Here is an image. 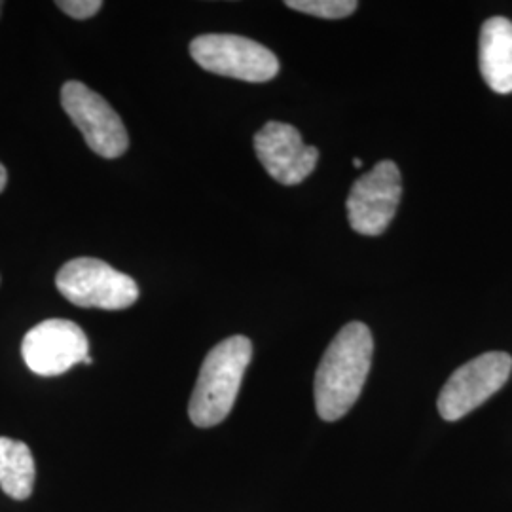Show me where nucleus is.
Masks as SVG:
<instances>
[{
    "instance_id": "9",
    "label": "nucleus",
    "mask_w": 512,
    "mask_h": 512,
    "mask_svg": "<svg viewBox=\"0 0 512 512\" xmlns=\"http://www.w3.org/2000/svg\"><path fill=\"white\" fill-rule=\"evenodd\" d=\"M255 150L268 175L285 186L306 181L319 162V150L306 145L298 129L275 120L256 133Z\"/></svg>"
},
{
    "instance_id": "16",
    "label": "nucleus",
    "mask_w": 512,
    "mask_h": 512,
    "mask_svg": "<svg viewBox=\"0 0 512 512\" xmlns=\"http://www.w3.org/2000/svg\"><path fill=\"white\" fill-rule=\"evenodd\" d=\"M2 6H4V4H2V2H0V12H2Z\"/></svg>"
},
{
    "instance_id": "7",
    "label": "nucleus",
    "mask_w": 512,
    "mask_h": 512,
    "mask_svg": "<svg viewBox=\"0 0 512 512\" xmlns=\"http://www.w3.org/2000/svg\"><path fill=\"white\" fill-rule=\"evenodd\" d=\"M403 194L401 171L395 162L384 160L351 186L348 198L349 226L361 236H382Z\"/></svg>"
},
{
    "instance_id": "12",
    "label": "nucleus",
    "mask_w": 512,
    "mask_h": 512,
    "mask_svg": "<svg viewBox=\"0 0 512 512\" xmlns=\"http://www.w3.org/2000/svg\"><path fill=\"white\" fill-rule=\"evenodd\" d=\"M285 4L296 12L323 19L348 18L359 6L355 0H287Z\"/></svg>"
},
{
    "instance_id": "6",
    "label": "nucleus",
    "mask_w": 512,
    "mask_h": 512,
    "mask_svg": "<svg viewBox=\"0 0 512 512\" xmlns=\"http://www.w3.org/2000/svg\"><path fill=\"white\" fill-rule=\"evenodd\" d=\"M61 105L95 154L114 160L128 150V131L122 118L107 99L86 84L67 82L61 90Z\"/></svg>"
},
{
    "instance_id": "2",
    "label": "nucleus",
    "mask_w": 512,
    "mask_h": 512,
    "mask_svg": "<svg viewBox=\"0 0 512 512\" xmlns=\"http://www.w3.org/2000/svg\"><path fill=\"white\" fill-rule=\"evenodd\" d=\"M251 357L253 344L245 336L226 338L207 353L188 404V416L196 427H215L228 418Z\"/></svg>"
},
{
    "instance_id": "1",
    "label": "nucleus",
    "mask_w": 512,
    "mask_h": 512,
    "mask_svg": "<svg viewBox=\"0 0 512 512\" xmlns=\"http://www.w3.org/2000/svg\"><path fill=\"white\" fill-rule=\"evenodd\" d=\"M372 353V332L359 321L348 323L334 336L315 374V408L321 420L338 421L357 403Z\"/></svg>"
},
{
    "instance_id": "11",
    "label": "nucleus",
    "mask_w": 512,
    "mask_h": 512,
    "mask_svg": "<svg viewBox=\"0 0 512 512\" xmlns=\"http://www.w3.org/2000/svg\"><path fill=\"white\" fill-rule=\"evenodd\" d=\"M35 459L21 440L0 437V488L12 499L23 501L35 488Z\"/></svg>"
},
{
    "instance_id": "13",
    "label": "nucleus",
    "mask_w": 512,
    "mask_h": 512,
    "mask_svg": "<svg viewBox=\"0 0 512 512\" xmlns=\"http://www.w3.org/2000/svg\"><path fill=\"white\" fill-rule=\"evenodd\" d=\"M57 8L74 19H90L103 8L101 0H59Z\"/></svg>"
},
{
    "instance_id": "14",
    "label": "nucleus",
    "mask_w": 512,
    "mask_h": 512,
    "mask_svg": "<svg viewBox=\"0 0 512 512\" xmlns=\"http://www.w3.org/2000/svg\"><path fill=\"white\" fill-rule=\"evenodd\" d=\"M6 183H8V173H6V167L0 164V192L6 188Z\"/></svg>"
},
{
    "instance_id": "15",
    "label": "nucleus",
    "mask_w": 512,
    "mask_h": 512,
    "mask_svg": "<svg viewBox=\"0 0 512 512\" xmlns=\"http://www.w3.org/2000/svg\"><path fill=\"white\" fill-rule=\"evenodd\" d=\"M353 165H355L357 169H359V167H363V162H361V158H355V160H353Z\"/></svg>"
},
{
    "instance_id": "8",
    "label": "nucleus",
    "mask_w": 512,
    "mask_h": 512,
    "mask_svg": "<svg viewBox=\"0 0 512 512\" xmlns=\"http://www.w3.org/2000/svg\"><path fill=\"white\" fill-rule=\"evenodd\" d=\"M84 330L67 319H48L29 330L21 342L25 365L38 376H61L88 359Z\"/></svg>"
},
{
    "instance_id": "4",
    "label": "nucleus",
    "mask_w": 512,
    "mask_h": 512,
    "mask_svg": "<svg viewBox=\"0 0 512 512\" xmlns=\"http://www.w3.org/2000/svg\"><path fill=\"white\" fill-rule=\"evenodd\" d=\"M192 59L207 73L243 82H268L279 73L272 50L238 35H202L190 42Z\"/></svg>"
},
{
    "instance_id": "3",
    "label": "nucleus",
    "mask_w": 512,
    "mask_h": 512,
    "mask_svg": "<svg viewBox=\"0 0 512 512\" xmlns=\"http://www.w3.org/2000/svg\"><path fill=\"white\" fill-rule=\"evenodd\" d=\"M55 285L78 308L120 311L133 306L139 298L133 277L90 256L69 260L55 277Z\"/></svg>"
},
{
    "instance_id": "5",
    "label": "nucleus",
    "mask_w": 512,
    "mask_h": 512,
    "mask_svg": "<svg viewBox=\"0 0 512 512\" xmlns=\"http://www.w3.org/2000/svg\"><path fill=\"white\" fill-rule=\"evenodd\" d=\"M511 372L512 357L503 351L478 355L473 361L459 366L440 391L437 406L442 420L465 418L507 384Z\"/></svg>"
},
{
    "instance_id": "10",
    "label": "nucleus",
    "mask_w": 512,
    "mask_h": 512,
    "mask_svg": "<svg viewBox=\"0 0 512 512\" xmlns=\"http://www.w3.org/2000/svg\"><path fill=\"white\" fill-rule=\"evenodd\" d=\"M478 61L484 82L495 93H512V23L490 18L480 31Z\"/></svg>"
}]
</instances>
